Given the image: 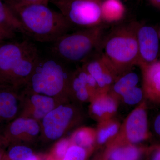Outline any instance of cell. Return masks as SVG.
<instances>
[{"mask_svg":"<svg viewBox=\"0 0 160 160\" xmlns=\"http://www.w3.org/2000/svg\"><path fill=\"white\" fill-rule=\"evenodd\" d=\"M25 102L23 89L0 83V133L22 113Z\"/></svg>","mask_w":160,"mask_h":160,"instance_id":"9","label":"cell"},{"mask_svg":"<svg viewBox=\"0 0 160 160\" xmlns=\"http://www.w3.org/2000/svg\"><path fill=\"white\" fill-rule=\"evenodd\" d=\"M16 34L12 33L0 26V42H3L7 40L12 39L15 36Z\"/></svg>","mask_w":160,"mask_h":160,"instance_id":"30","label":"cell"},{"mask_svg":"<svg viewBox=\"0 0 160 160\" xmlns=\"http://www.w3.org/2000/svg\"><path fill=\"white\" fill-rule=\"evenodd\" d=\"M142 89L146 103L160 109V60L148 64H140Z\"/></svg>","mask_w":160,"mask_h":160,"instance_id":"15","label":"cell"},{"mask_svg":"<svg viewBox=\"0 0 160 160\" xmlns=\"http://www.w3.org/2000/svg\"><path fill=\"white\" fill-rule=\"evenodd\" d=\"M136 22L124 24L112 29L104 37L100 49L118 77L138 66L139 61Z\"/></svg>","mask_w":160,"mask_h":160,"instance_id":"3","label":"cell"},{"mask_svg":"<svg viewBox=\"0 0 160 160\" xmlns=\"http://www.w3.org/2000/svg\"><path fill=\"white\" fill-rule=\"evenodd\" d=\"M8 5L22 23L26 36L38 42H53L72 28L61 12L46 5Z\"/></svg>","mask_w":160,"mask_h":160,"instance_id":"1","label":"cell"},{"mask_svg":"<svg viewBox=\"0 0 160 160\" xmlns=\"http://www.w3.org/2000/svg\"><path fill=\"white\" fill-rule=\"evenodd\" d=\"M148 107L145 100L137 105L121 123L115 138L105 147L138 145L150 138L152 135L149 129Z\"/></svg>","mask_w":160,"mask_h":160,"instance_id":"8","label":"cell"},{"mask_svg":"<svg viewBox=\"0 0 160 160\" xmlns=\"http://www.w3.org/2000/svg\"><path fill=\"white\" fill-rule=\"evenodd\" d=\"M69 91L71 101L77 103H89L99 90L95 80L82 66L71 72Z\"/></svg>","mask_w":160,"mask_h":160,"instance_id":"11","label":"cell"},{"mask_svg":"<svg viewBox=\"0 0 160 160\" xmlns=\"http://www.w3.org/2000/svg\"><path fill=\"white\" fill-rule=\"evenodd\" d=\"M40 122L32 118L20 116L9 123L2 134L9 146L31 142L42 134Z\"/></svg>","mask_w":160,"mask_h":160,"instance_id":"10","label":"cell"},{"mask_svg":"<svg viewBox=\"0 0 160 160\" xmlns=\"http://www.w3.org/2000/svg\"><path fill=\"white\" fill-rule=\"evenodd\" d=\"M83 118L82 111L77 103L71 100L60 103L40 122L42 135L49 141H57L72 128L79 124Z\"/></svg>","mask_w":160,"mask_h":160,"instance_id":"6","label":"cell"},{"mask_svg":"<svg viewBox=\"0 0 160 160\" xmlns=\"http://www.w3.org/2000/svg\"><path fill=\"white\" fill-rule=\"evenodd\" d=\"M9 146L10 147L6 152L7 160H24L34 153L30 147L22 144H13Z\"/></svg>","mask_w":160,"mask_h":160,"instance_id":"23","label":"cell"},{"mask_svg":"<svg viewBox=\"0 0 160 160\" xmlns=\"http://www.w3.org/2000/svg\"><path fill=\"white\" fill-rule=\"evenodd\" d=\"M103 24L68 32L51 43V56L64 63H83L99 51L104 38Z\"/></svg>","mask_w":160,"mask_h":160,"instance_id":"5","label":"cell"},{"mask_svg":"<svg viewBox=\"0 0 160 160\" xmlns=\"http://www.w3.org/2000/svg\"><path fill=\"white\" fill-rule=\"evenodd\" d=\"M92 160H105L104 158H103V156L102 155V152H100V153H98L94 157V158H93V159Z\"/></svg>","mask_w":160,"mask_h":160,"instance_id":"36","label":"cell"},{"mask_svg":"<svg viewBox=\"0 0 160 160\" xmlns=\"http://www.w3.org/2000/svg\"><path fill=\"white\" fill-rule=\"evenodd\" d=\"M82 66L95 80L99 92H108L118 76L108 61L98 51L89 57Z\"/></svg>","mask_w":160,"mask_h":160,"instance_id":"12","label":"cell"},{"mask_svg":"<svg viewBox=\"0 0 160 160\" xmlns=\"http://www.w3.org/2000/svg\"><path fill=\"white\" fill-rule=\"evenodd\" d=\"M102 0H51L72 27L81 29L102 25Z\"/></svg>","mask_w":160,"mask_h":160,"instance_id":"7","label":"cell"},{"mask_svg":"<svg viewBox=\"0 0 160 160\" xmlns=\"http://www.w3.org/2000/svg\"><path fill=\"white\" fill-rule=\"evenodd\" d=\"M93 152L72 144L62 160H87Z\"/></svg>","mask_w":160,"mask_h":160,"instance_id":"25","label":"cell"},{"mask_svg":"<svg viewBox=\"0 0 160 160\" xmlns=\"http://www.w3.org/2000/svg\"><path fill=\"white\" fill-rule=\"evenodd\" d=\"M151 134L160 141V111L154 116L151 125Z\"/></svg>","mask_w":160,"mask_h":160,"instance_id":"28","label":"cell"},{"mask_svg":"<svg viewBox=\"0 0 160 160\" xmlns=\"http://www.w3.org/2000/svg\"><path fill=\"white\" fill-rule=\"evenodd\" d=\"M25 102L21 116L32 118L41 122L43 118L63 101L23 89ZM65 102V101H64Z\"/></svg>","mask_w":160,"mask_h":160,"instance_id":"14","label":"cell"},{"mask_svg":"<svg viewBox=\"0 0 160 160\" xmlns=\"http://www.w3.org/2000/svg\"><path fill=\"white\" fill-rule=\"evenodd\" d=\"M64 63L52 56L41 57L24 89L63 102L70 100L69 88L71 72Z\"/></svg>","mask_w":160,"mask_h":160,"instance_id":"4","label":"cell"},{"mask_svg":"<svg viewBox=\"0 0 160 160\" xmlns=\"http://www.w3.org/2000/svg\"><path fill=\"white\" fill-rule=\"evenodd\" d=\"M125 7L120 0H104L101 5L102 22L112 23L121 21L125 14Z\"/></svg>","mask_w":160,"mask_h":160,"instance_id":"21","label":"cell"},{"mask_svg":"<svg viewBox=\"0 0 160 160\" xmlns=\"http://www.w3.org/2000/svg\"><path fill=\"white\" fill-rule=\"evenodd\" d=\"M69 138L72 144L89 151L93 152L96 149V131L94 128L80 127L72 132Z\"/></svg>","mask_w":160,"mask_h":160,"instance_id":"20","label":"cell"},{"mask_svg":"<svg viewBox=\"0 0 160 160\" xmlns=\"http://www.w3.org/2000/svg\"><path fill=\"white\" fill-rule=\"evenodd\" d=\"M49 0H9L7 4L14 6H27L31 5H48Z\"/></svg>","mask_w":160,"mask_h":160,"instance_id":"27","label":"cell"},{"mask_svg":"<svg viewBox=\"0 0 160 160\" xmlns=\"http://www.w3.org/2000/svg\"><path fill=\"white\" fill-rule=\"evenodd\" d=\"M40 160H55L50 154L40 156Z\"/></svg>","mask_w":160,"mask_h":160,"instance_id":"35","label":"cell"},{"mask_svg":"<svg viewBox=\"0 0 160 160\" xmlns=\"http://www.w3.org/2000/svg\"><path fill=\"white\" fill-rule=\"evenodd\" d=\"M0 160H7L6 156V152L3 148H0Z\"/></svg>","mask_w":160,"mask_h":160,"instance_id":"33","label":"cell"},{"mask_svg":"<svg viewBox=\"0 0 160 160\" xmlns=\"http://www.w3.org/2000/svg\"><path fill=\"white\" fill-rule=\"evenodd\" d=\"M144 100V92L142 88L135 86L129 89L121 97L119 102H122L129 106L138 105Z\"/></svg>","mask_w":160,"mask_h":160,"instance_id":"24","label":"cell"},{"mask_svg":"<svg viewBox=\"0 0 160 160\" xmlns=\"http://www.w3.org/2000/svg\"><path fill=\"white\" fill-rule=\"evenodd\" d=\"M0 26L12 33H22L26 36V32L22 23L7 4L0 0Z\"/></svg>","mask_w":160,"mask_h":160,"instance_id":"22","label":"cell"},{"mask_svg":"<svg viewBox=\"0 0 160 160\" xmlns=\"http://www.w3.org/2000/svg\"><path fill=\"white\" fill-rule=\"evenodd\" d=\"M72 144L69 138H62L56 143L49 154L55 160H62Z\"/></svg>","mask_w":160,"mask_h":160,"instance_id":"26","label":"cell"},{"mask_svg":"<svg viewBox=\"0 0 160 160\" xmlns=\"http://www.w3.org/2000/svg\"><path fill=\"white\" fill-rule=\"evenodd\" d=\"M40 56L37 47L25 39L0 45V83L22 89Z\"/></svg>","mask_w":160,"mask_h":160,"instance_id":"2","label":"cell"},{"mask_svg":"<svg viewBox=\"0 0 160 160\" xmlns=\"http://www.w3.org/2000/svg\"><path fill=\"white\" fill-rule=\"evenodd\" d=\"M152 6L160 9V0H148Z\"/></svg>","mask_w":160,"mask_h":160,"instance_id":"32","label":"cell"},{"mask_svg":"<svg viewBox=\"0 0 160 160\" xmlns=\"http://www.w3.org/2000/svg\"><path fill=\"white\" fill-rule=\"evenodd\" d=\"M146 154L149 160H160V144L148 147Z\"/></svg>","mask_w":160,"mask_h":160,"instance_id":"29","label":"cell"},{"mask_svg":"<svg viewBox=\"0 0 160 160\" xmlns=\"http://www.w3.org/2000/svg\"><path fill=\"white\" fill-rule=\"evenodd\" d=\"M148 147L134 144L106 147L102 154L105 160H139Z\"/></svg>","mask_w":160,"mask_h":160,"instance_id":"17","label":"cell"},{"mask_svg":"<svg viewBox=\"0 0 160 160\" xmlns=\"http://www.w3.org/2000/svg\"><path fill=\"white\" fill-rule=\"evenodd\" d=\"M24 160H40V156L35 154L32 155L29 157L26 158Z\"/></svg>","mask_w":160,"mask_h":160,"instance_id":"34","label":"cell"},{"mask_svg":"<svg viewBox=\"0 0 160 160\" xmlns=\"http://www.w3.org/2000/svg\"><path fill=\"white\" fill-rule=\"evenodd\" d=\"M139 82L137 73L130 70L118 77L108 92L119 102L121 97L129 89L137 86Z\"/></svg>","mask_w":160,"mask_h":160,"instance_id":"19","label":"cell"},{"mask_svg":"<svg viewBox=\"0 0 160 160\" xmlns=\"http://www.w3.org/2000/svg\"><path fill=\"white\" fill-rule=\"evenodd\" d=\"M158 34H159V38H160V29L159 31Z\"/></svg>","mask_w":160,"mask_h":160,"instance_id":"37","label":"cell"},{"mask_svg":"<svg viewBox=\"0 0 160 160\" xmlns=\"http://www.w3.org/2000/svg\"><path fill=\"white\" fill-rule=\"evenodd\" d=\"M2 42H0V45H1V44H2Z\"/></svg>","mask_w":160,"mask_h":160,"instance_id":"38","label":"cell"},{"mask_svg":"<svg viewBox=\"0 0 160 160\" xmlns=\"http://www.w3.org/2000/svg\"><path fill=\"white\" fill-rule=\"evenodd\" d=\"M121 123L112 118L98 122L96 131V148L105 146L111 142L119 130Z\"/></svg>","mask_w":160,"mask_h":160,"instance_id":"18","label":"cell"},{"mask_svg":"<svg viewBox=\"0 0 160 160\" xmlns=\"http://www.w3.org/2000/svg\"><path fill=\"white\" fill-rule=\"evenodd\" d=\"M119 103L108 92H99L89 102V114L98 122L114 118Z\"/></svg>","mask_w":160,"mask_h":160,"instance_id":"16","label":"cell"},{"mask_svg":"<svg viewBox=\"0 0 160 160\" xmlns=\"http://www.w3.org/2000/svg\"><path fill=\"white\" fill-rule=\"evenodd\" d=\"M140 64H150L157 61L159 50L158 32L152 26L139 23L137 30Z\"/></svg>","mask_w":160,"mask_h":160,"instance_id":"13","label":"cell"},{"mask_svg":"<svg viewBox=\"0 0 160 160\" xmlns=\"http://www.w3.org/2000/svg\"><path fill=\"white\" fill-rule=\"evenodd\" d=\"M8 146H9L8 143L2 135V133H0V148H4Z\"/></svg>","mask_w":160,"mask_h":160,"instance_id":"31","label":"cell"}]
</instances>
